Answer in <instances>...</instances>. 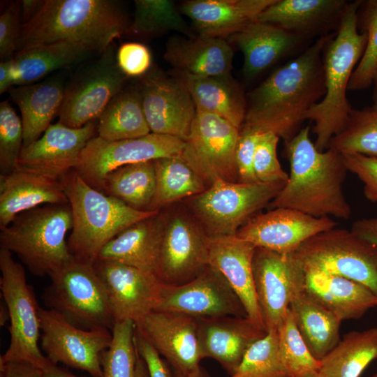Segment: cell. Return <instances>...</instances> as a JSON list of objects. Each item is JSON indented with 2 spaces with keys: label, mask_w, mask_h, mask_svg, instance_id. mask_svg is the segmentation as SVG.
Wrapping results in <instances>:
<instances>
[{
  "label": "cell",
  "mask_w": 377,
  "mask_h": 377,
  "mask_svg": "<svg viewBox=\"0 0 377 377\" xmlns=\"http://www.w3.org/2000/svg\"><path fill=\"white\" fill-rule=\"evenodd\" d=\"M133 20L125 33L137 37L149 38L171 31L187 37L195 36L179 8L171 0H135Z\"/></svg>",
  "instance_id": "ab89813d"
},
{
  "label": "cell",
  "mask_w": 377,
  "mask_h": 377,
  "mask_svg": "<svg viewBox=\"0 0 377 377\" xmlns=\"http://www.w3.org/2000/svg\"><path fill=\"white\" fill-rule=\"evenodd\" d=\"M156 190L149 210H160L177 200L188 198L205 191L207 186L180 158L154 160Z\"/></svg>",
  "instance_id": "f35d334b"
},
{
  "label": "cell",
  "mask_w": 377,
  "mask_h": 377,
  "mask_svg": "<svg viewBox=\"0 0 377 377\" xmlns=\"http://www.w3.org/2000/svg\"><path fill=\"white\" fill-rule=\"evenodd\" d=\"M23 126L8 101L0 103V172L7 175L18 166L23 147Z\"/></svg>",
  "instance_id": "bcb514c9"
},
{
  "label": "cell",
  "mask_w": 377,
  "mask_h": 377,
  "mask_svg": "<svg viewBox=\"0 0 377 377\" xmlns=\"http://www.w3.org/2000/svg\"><path fill=\"white\" fill-rule=\"evenodd\" d=\"M138 91L151 133L184 141L197 110L185 85L170 73L151 68L142 77Z\"/></svg>",
  "instance_id": "e0dca14e"
},
{
  "label": "cell",
  "mask_w": 377,
  "mask_h": 377,
  "mask_svg": "<svg viewBox=\"0 0 377 377\" xmlns=\"http://www.w3.org/2000/svg\"><path fill=\"white\" fill-rule=\"evenodd\" d=\"M134 377H150L147 364L139 353Z\"/></svg>",
  "instance_id": "91938a15"
},
{
  "label": "cell",
  "mask_w": 377,
  "mask_h": 377,
  "mask_svg": "<svg viewBox=\"0 0 377 377\" xmlns=\"http://www.w3.org/2000/svg\"><path fill=\"white\" fill-rule=\"evenodd\" d=\"M43 377H80L62 369L56 364L51 362L43 369Z\"/></svg>",
  "instance_id": "680465c9"
},
{
  "label": "cell",
  "mask_w": 377,
  "mask_h": 377,
  "mask_svg": "<svg viewBox=\"0 0 377 377\" xmlns=\"http://www.w3.org/2000/svg\"><path fill=\"white\" fill-rule=\"evenodd\" d=\"M45 1L24 0L21 1V22L22 24L31 20L39 11Z\"/></svg>",
  "instance_id": "6f0895ef"
},
{
  "label": "cell",
  "mask_w": 377,
  "mask_h": 377,
  "mask_svg": "<svg viewBox=\"0 0 377 377\" xmlns=\"http://www.w3.org/2000/svg\"><path fill=\"white\" fill-rule=\"evenodd\" d=\"M156 190L154 161L121 166L104 178L101 191L138 210H149Z\"/></svg>",
  "instance_id": "74e56055"
},
{
  "label": "cell",
  "mask_w": 377,
  "mask_h": 377,
  "mask_svg": "<svg viewBox=\"0 0 377 377\" xmlns=\"http://www.w3.org/2000/svg\"><path fill=\"white\" fill-rule=\"evenodd\" d=\"M335 33L318 38L248 94L242 126L284 142L300 131L305 114L325 94L323 51Z\"/></svg>",
  "instance_id": "6da1fadb"
},
{
  "label": "cell",
  "mask_w": 377,
  "mask_h": 377,
  "mask_svg": "<svg viewBox=\"0 0 377 377\" xmlns=\"http://www.w3.org/2000/svg\"><path fill=\"white\" fill-rule=\"evenodd\" d=\"M373 377H377V374H375Z\"/></svg>",
  "instance_id": "03108f58"
},
{
  "label": "cell",
  "mask_w": 377,
  "mask_h": 377,
  "mask_svg": "<svg viewBox=\"0 0 377 377\" xmlns=\"http://www.w3.org/2000/svg\"><path fill=\"white\" fill-rule=\"evenodd\" d=\"M117 62L127 77H142L151 68V55L144 44L125 43L117 51Z\"/></svg>",
  "instance_id": "681fc988"
},
{
  "label": "cell",
  "mask_w": 377,
  "mask_h": 377,
  "mask_svg": "<svg viewBox=\"0 0 377 377\" xmlns=\"http://www.w3.org/2000/svg\"><path fill=\"white\" fill-rule=\"evenodd\" d=\"M351 230L377 246V217L356 220Z\"/></svg>",
  "instance_id": "11a10c76"
},
{
  "label": "cell",
  "mask_w": 377,
  "mask_h": 377,
  "mask_svg": "<svg viewBox=\"0 0 377 377\" xmlns=\"http://www.w3.org/2000/svg\"><path fill=\"white\" fill-rule=\"evenodd\" d=\"M190 93L197 110L217 114L241 130L247 100L239 83L230 75L198 76L172 70Z\"/></svg>",
  "instance_id": "4dcf8cb0"
},
{
  "label": "cell",
  "mask_w": 377,
  "mask_h": 377,
  "mask_svg": "<svg viewBox=\"0 0 377 377\" xmlns=\"http://www.w3.org/2000/svg\"><path fill=\"white\" fill-rule=\"evenodd\" d=\"M348 1L345 0H275L258 22L277 26L308 40L337 31Z\"/></svg>",
  "instance_id": "d4e9b609"
},
{
  "label": "cell",
  "mask_w": 377,
  "mask_h": 377,
  "mask_svg": "<svg viewBox=\"0 0 377 377\" xmlns=\"http://www.w3.org/2000/svg\"><path fill=\"white\" fill-rule=\"evenodd\" d=\"M373 86V93H372V108L377 109V65L375 68L373 77H372V84Z\"/></svg>",
  "instance_id": "94428289"
},
{
  "label": "cell",
  "mask_w": 377,
  "mask_h": 377,
  "mask_svg": "<svg viewBox=\"0 0 377 377\" xmlns=\"http://www.w3.org/2000/svg\"><path fill=\"white\" fill-rule=\"evenodd\" d=\"M342 154L348 171L356 175L364 183L365 198L377 202V158L357 153Z\"/></svg>",
  "instance_id": "f907efd6"
},
{
  "label": "cell",
  "mask_w": 377,
  "mask_h": 377,
  "mask_svg": "<svg viewBox=\"0 0 377 377\" xmlns=\"http://www.w3.org/2000/svg\"><path fill=\"white\" fill-rule=\"evenodd\" d=\"M135 343L139 355L147 364L150 377H172V371L168 364L137 330Z\"/></svg>",
  "instance_id": "f5cc1de1"
},
{
  "label": "cell",
  "mask_w": 377,
  "mask_h": 377,
  "mask_svg": "<svg viewBox=\"0 0 377 377\" xmlns=\"http://www.w3.org/2000/svg\"><path fill=\"white\" fill-rule=\"evenodd\" d=\"M0 288L9 313L10 341L0 363L24 360L43 369L52 362L43 355L40 308L31 286L27 283L24 267L14 260L12 253L0 249Z\"/></svg>",
  "instance_id": "30bf717a"
},
{
  "label": "cell",
  "mask_w": 377,
  "mask_h": 377,
  "mask_svg": "<svg viewBox=\"0 0 377 377\" xmlns=\"http://www.w3.org/2000/svg\"><path fill=\"white\" fill-rule=\"evenodd\" d=\"M64 92L59 77L10 89V97L22 114L23 147L38 140L51 125L61 107Z\"/></svg>",
  "instance_id": "d6a6232c"
},
{
  "label": "cell",
  "mask_w": 377,
  "mask_h": 377,
  "mask_svg": "<svg viewBox=\"0 0 377 377\" xmlns=\"http://www.w3.org/2000/svg\"><path fill=\"white\" fill-rule=\"evenodd\" d=\"M304 273L346 277L369 288L377 296V246L351 230L333 228L306 240L291 254Z\"/></svg>",
  "instance_id": "ba28073f"
},
{
  "label": "cell",
  "mask_w": 377,
  "mask_h": 377,
  "mask_svg": "<svg viewBox=\"0 0 377 377\" xmlns=\"http://www.w3.org/2000/svg\"><path fill=\"white\" fill-rule=\"evenodd\" d=\"M41 347L54 364L103 377L101 355L109 347L112 331L105 328L84 330L68 322L58 312L40 308Z\"/></svg>",
  "instance_id": "5bb4252c"
},
{
  "label": "cell",
  "mask_w": 377,
  "mask_h": 377,
  "mask_svg": "<svg viewBox=\"0 0 377 377\" xmlns=\"http://www.w3.org/2000/svg\"><path fill=\"white\" fill-rule=\"evenodd\" d=\"M361 1L348 3L337 31L323 49L325 94L304 117V121L314 123V144L319 151L328 148L331 139L345 126L353 109L346 93L367 43V34L358 30L357 24Z\"/></svg>",
  "instance_id": "277c9868"
},
{
  "label": "cell",
  "mask_w": 377,
  "mask_h": 377,
  "mask_svg": "<svg viewBox=\"0 0 377 377\" xmlns=\"http://www.w3.org/2000/svg\"><path fill=\"white\" fill-rule=\"evenodd\" d=\"M328 148L341 154L377 158V109L353 108L345 126L331 139Z\"/></svg>",
  "instance_id": "60d3db41"
},
{
  "label": "cell",
  "mask_w": 377,
  "mask_h": 377,
  "mask_svg": "<svg viewBox=\"0 0 377 377\" xmlns=\"http://www.w3.org/2000/svg\"><path fill=\"white\" fill-rule=\"evenodd\" d=\"M208 235L185 213L166 216L157 276L170 286L185 283L208 265Z\"/></svg>",
  "instance_id": "ac0fdd59"
},
{
  "label": "cell",
  "mask_w": 377,
  "mask_h": 377,
  "mask_svg": "<svg viewBox=\"0 0 377 377\" xmlns=\"http://www.w3.org/2000/svg\"><path fill=\"white\" fill-rule=\"evenodd\" d=\"M73 214L68 245L73 257L94 265L102 249L131 225L160 210H138L87 183L75 170L61 179Z\"/></svg>",
  "instance_id": "5b68a950"
},
{
  "label": "cell",
  "mask_w": 377,
  "mask_h": 377,
  "mask_svg": "<svg viewBox=\"0 0 377 377\" xmlns=\"http://www.w3.org/2000/svg\"><path fill=\"white\" fill-rule=\"evenodd\" d=\"M240 130L223 117L197 110L180 158L205 183L238 182L236 149Z\"/></svg>",
  "instance_id": "8fae6325"
},
{
  "label": "cell",
  "mask_w": 377,
  "mask_h": 377,
  "mask_svg": "<svg viewBox=\"0 0 377 377\" xmlns=\"http://www.w3.org/2000/svg\"><path fill=\"white\" fill-rule=\"evenodd\" d=\"M94 267L103 281L115 322L138 323L154 311L163 283L158 276L121 263L97 260Z\"/></svg>",
  "instance_id": "d6986e66"
},
{
  "label": "cell",
  "mask_w": 377,
  "mask_h": 377,
  "mask_svg": "<svg viewBox=\"0 0 377 377\" xmlns=\"http://www.w3.org/2000/svg\"><path fill=\"white\" fill-rule=\"evenodd\" d=\"M304 289L341 321L359 319L377 306V296L369 288L341 276L305 273Z\"/></svg>",
  "instance_id": "1f68e13d"
},
{
  "label": "cell",
  "mask_w": 377,
  "mask_h": 377,
  "mask_svg": "<svg viewBox=\"0 0 377 377\" xmlns=\"http://www.w3.org/2000/svg\"><path fill=\"white\" fill-rule=\"evenodd\" d=\"M93 52L86 46L56 41L16 52L14 56L15 85H27L49 73L77 64Z\"/></svg>",
  "instance_id": "e575fe53"
},
{
  "label": "cell",
  "mask_w": 377,
  "mask_h": 377,
  "mask_svg": "<svg viewBox=\"0 0 377 377\" xmlns=\"http://www.w3.org/2000/svg\"><path fill=\"white\" fill-rule=\"evenodd\" d=\"M377 359V327L346 334L320 360L323 377H359Z\"/></svg>",
  "instance_id": "d590c367"
},
{
  "label": "cell",
  "mask_w": 377,
  "mask_h": 377,
  "mask_svg": "<svg viewBox=\"0 0 377 377\" xmlns=\"http://www.w3.org/2000/svg\"><path fill=\"white\" fill-rule=\"evenodd\" d=\"M303 377H323L319 371L309 374Z\"/></svg>",
  "instance_id": "e7e4bbea"
},
{
  "label": "cell",
  "mask_w": 377,
  "mask_h": 377,
  "mask_svg": "<svg viewBox=\"0 0 377 377\" xmlns=\"http://www.w3.org/2000/svg\"><path fill=\"white\" fill-rule=\"evenodd\" d=\"M96 131L94 121L80 128L51 124L36 141L22 147L19 168L61 181L77 166L80 154Z\"/></svg>",
  "instance_id": "7402d4cb"
},
{
  "label": "cell",
  "mask_w": 377,
  "mask_h": 377,
  "mask_svg": "<svg viewBox=\"0 0 377 377\" xmlns=\"http://www.w3.org/2000/svg\"><path fill=\"white\" fill-rule=\"evenodd\" d=\"M165 215L142 219L110 241L97 260L126 264L157 276Z\"/></svg>",
  "instance_id": "f546056e"
},
{
  "label": "cell",
  "mask_w": 377,
  "mask_h": 377,
  "mask_svg": "<svg viewBox=\"0 0 377 377\" xmlns=\"http://www.w3.org/2000/svg\"><path fill=\"white\" fill-rule=\"evenodd\" d=\"M98 136L109 141L133 139L151 133L138 90L122 89L98 117Z\"/></svg>",
  "instance_id": "8d00e7d4"
},
{
  "label": "cell",
  "mask_w": 377,
  "mask_h": 377,
  "mask_svg": "<svg viewBox=\"0 0 377 377\" xmlns=\"http://www.w3.org/2000/svg\"><path fill=\"white\" fill-rule=\"evenodd\" d=\"M184 146L182 140L154 133L117 141L95 136L82 150L74 170L101 191L104 178L112 170L131 163L179 157Z\"/></svg>",
  "instance_id": "4fadbf2b"
},
{
  "label": "cell",
  "mask_w": 377,
  "mask_h": 377,
  "mask_svg": "<svg viewBox=\"0 0 377 377\" xmlns=\"http://www.w3.org/2000/svg\"><path fill=\"white\" fill-rule=\"evenodd\" d=\"M253 274L266 332L276 330L292 300L304 288L305 273L291 255L256 247Z\"/></svg>",
  "instance_id": "2e32d148"
},
{
  "label": "cell",
  "mask_w": 377,
  "mask_h": 377,
  "mask_svg": "<svg viewBox=\"0 0 377 377\" xmlns=\"http://www.w3.org/2000/svg\"><path fill=\"white\" fill-rule=\"evenodd\" d=\"M276 333L280 360L288 377H303L319 371L320 361L311 353L289 309Z\"/></svg>",
  "instance_id": "b9f144b4"
},
{
  "label": "cell",
  "mask_w": 377,
  "mask_h": 377,
  "mask_svg": "<svg viewBox=\"0 0 377 377\" xmlns=\"http://www.w3.org/2000/svg\"><path fill=\"white\" fill-rule=\"evenodd\" d=\"M66 203L68 199L59 180L19 167L0 175V229L20 213L41 205Z\"/></svg>",
  "instance_id": "4316f807"
},
{
  "label": "cell",
  "mask_w": 377,
  "mask_h": 377,
  "mask_svg": "<svg viewBox=\"0 0 377 377\" xmlns=\"http://www.w3.org/2000/svg\"><path fill=\"white\" fill-rule=\"evenodd\" d=\"M43 300L74 325L112 331L114 320L105 288L94 265L75 258L50 276Z\"/></svg>",
  "instance_id": "9c48e42d"
},
{
  "label": "cell",
  "mask_w": 377,
  "mask_h": 377,
  "mask_svg": "<svg viewBox=\"0 0 377 377\" xmlns=\"http://www.w3.org/2000/svg\"><path fill=\"white\" fill-rule=\"evenodd\" d=\"M15 71L14 58L0 63V94H2L15 84Z\"/></svg>",
  "instance_id": "9f6ffc18"
},
{
  "label": "cell",
  "mask_w": 377,
  "mask_h": 377,
  "mask_svg": "<svg viewBox=\"0 0 377 377\" xmlns=\"http://www.w3.org/2000/svg\"><path fill=\"white\" fill-rule=\"evenodd\" d=\"M275 0H188L179 11L198 35L228 40L251 23Z\"/></svg>",
  "instance_id": "484cf974"
},
{
  "label": "cell",
  "mask_w": 377,
  "mask_h": 377,
  "mask_svg": "<svg viewBox=\"0 0 377 377\" xmlns=\"http://www.w3.org/2000/svg\"><path fill=\"white\" fill-rule=\"evenodd\" d=\"M9 320V313L8 309L3 302V304H1V310H0V325L1 326H4L7 321Z\"/></svg>",
  "instance_id": "6125c7cd"
},
{
  "label": "cell",
  "mask_w": 377,
  "mask_h": 377,
  "mask_svg": "<svg viewBox=\"0 0 377 377\" xmlns=\"http://www.w3.org/2000/svg\"><path fill=\"white\" fill-rule=\"evenodd\" d=\"M309 133L307 126L284 142L290 175L268 209L290 208L317 218L348 219L352 210L343 191L348 172L343 156L329 148L319 151Z\"/></svg>",
  "instance_id": "7a4b0ae2"
},
{
  "label": "cell",
  "mask_w": 377,
  "mask_h": 377,
  "mask_svg": "<svg viewBox=\"0 0 377 377\" xmlns=\"http://www.w3.org/2000/svg\"><path fill=\"white\" fill-rule=\"evenodd\" d=\"M256 246L235 236L208 238V265L219 271L240 299L247 317L265 330L253 274Z\"/></svg>",
  "instance_id": "603a6c76"
},
{
  "label": "cell",
  "mask_w": 377,
  "mask_h": 377,
  "mask_svg": "<svg viewBox=\"0 0 377 377\" xmlns=\"http://www.w3.org/2000/svg\"><path fill=\"white\" fill-rule=\"evenodd\" d=\"M21 25L17 52L61 40L103 53L128 24L114 1L45 0L36 15Z\"/></svg>",
  "instance_id": "3957f363"
},
{
  "label": "cell",
  "mask_w": 377,
  "mask_h": 377,
  "mask_svg": "<svg viewBox=\"0 0 377 377\" xmlns=\"http://www.w3.org/2000/svg\"><path fill=\"white\" fill-rule=\"evenodd\" d=\"M172 370L188 374L201 370L203 359L198 337V320L179 313L154 311L135 324Z\"/></svg>",
  "instance_id": "44dd1931"
},
{
  "label": "cell",
  "mask_w": 377,
  "mask_h": 377,
  "mask_svg": "<svg viewBox=\"0 0 377 377\" xmlns=\"http://www.w3.org/2000/svg\"><path fill=\"white\" fill-rule=\"evenodd\" d=\"M227 377H288L280 360L276 330L267 332L255 342Z\"/></svg>",
  "instance_id": "f6af8a7d"
},
{
  "label": "cell",
  "mask_w": 377,
  "mask_h": 377,
  "mask_svg": "<svg viewBox=\"0 0 377 377\" xmlns=\"http://www.w3.org/2000/svg\"><path fill=\"white\" fill-rule=\"evenodd\" d=\"M289 309L311 353L320 361L340 341L342 321L304 288L295 295Z\"/></svg>",
  "instance_id": "836d02e7"
},
{
  "label": "cell",
  "mask_w": 377,
  "mask_h": 377,
  "mask_svg": "<svg viewBox=\"0 0 377 377\" xmlns=\"http://www.w3.org/2000/svg\"><path fill=\"white\" fill-rule=\"evenodd\" d=\"M284 184L219 180L187 198V202L208 237L235 236L250 218L268 206Z\"/></svg>",
  "instance_id": "52a82bcc"
},
{
  "label": "cell",
  "mask_w": 377,
  "mask_h": 377,
  "mask_svg": "<svg viewBox=\"0 0 377 377\" xmlns=\"http://www.w3.org/2000/svg\"><path fill=\"white\" fill-rule=\"evenodd\" d=\"M279 139V136L270 132L260 135L253 158V170L258 182H287L288 174L281 168L277 157Z\"/></svg>",
  "instance_id": "7dc6e473"
},
{
  "label": "cell",
  "mask_w": 377,
  "mask_h": 377,
  "mask_svg": "<svg viewBox=\"0 0 377 377\" xmlns=\"http://www.w3.org/2000/svg\"><path fill=\"white\" fill-rule=\"evenodd\" d=\"M21 1L13 2L0 16V58L1 61L14 58L17 51L21 27Z\"/></svg>",
  "instance_id": "c3c4849f"
},
{
  "label": "cell",
  "mask_w": 377,
  "mask_h": 377,
  "mask_svg": "<svg viewBox=\"0 0 377 377\" xmlns=\"http://www.w3.org/2000/svg\"><path fill=\"white\" fill-rule=\"evenodd\" d=\"M261 134L245 126L240 130L236 149L239 182H258L253 170V158Z\"/></svg>",
  "instance_id": "816d5d0a"
},
{
  "label": "cell",
  "mask_w": 377,
  "mask_h": 377,
  "mask_svg": "<svg viewBox=\"0 0 377 377\" xmlns=\"http://www.w3.org/2000/svg\"><path fill=\"white\" fill-rule=\"evenodd\" d=\"M336 226L337 223L330 217L317 218L279 207L253 216L236 236L256 247L289 256L309 238Z\"/></svg>",
  "instance_id": "ffe728a7"
},
{
  "label": "cell",
  "mask_w": 377,
  "mask_h": 377,
  "mask_svg": "<svg viewBox=\"0 0 377 377\" xmlns=\"http://www.w3.org/2000/svg\"><path fill=\"white\" fill-rule=\"evenodd\" d=\"M155 311L179 313L195 318L247 317L240 299L228 281L209 265L185 283H163Z\"/></svg>",
  "instance_id": "9a60e30c"
},
{
  "label": "cell",
  "mask_w": 377,
  "mask_h": 377,
  "mask_svg": "<svg viewBox=\"0 0 377 377\" xmlns=\"http://www.w3.org/2000/svg\"><path fill=\"white\" fill-rule=\"evenodd\" d=\"M233 56L228 40L200 35L169 38L163 55L173 70L198 76L231 75Z\"/></svg>",
  "instance_id": "f1b7e54d"
},
{
  "label": "cell",
  "mask_w": 377,
  "mask_h": 377,
  "mask_svg": "<svg viewBox=\"0 0 377 377\" xmlns=\"http://www.w3.org/2000/svg\"><path fill=\"white\" fill-rule=\"evenodd\" d=\"M136 325L126 320L115 322L109 347L101 355L103 377H134L138 357Z\"/></svg>",
  "instance_id": "7bdbcfd3"
},
{
  "label": "cell",
  "mask_w": 377,
  "mask_h": 377,
  "mask_svg": "<svg viewBox=\"0 0 377 377\" xmlns=\"http://www.w3.org/2000/svg\"><path fill=\"white\" fill-rule=\"evenodd\" d=\"M1 377H43V369L24 360L0 363Z\"/></svg>",
  "instance_id": "db71d44e"
},
{
  "label": "cell",
  "mask_w": 377,
  "mask_h": 377,
  "mask_svg": "<svg viewBox=\"0 0 377 377\" xmlns=\"http://www.w3.org/2000/svg\"><path fill=\"white\" fill-rule=\"evenodd\" d=\"M358 30L365 33L367 43L364 54L355 68L348 90H364L372 84L377 65V0L361 1L357 12Z\"/></svg>",
  "instance_id": "ee69618b"
},
{
  "label": "cell",
  "mask_w": 377,
  "mask_h": 377,
  "mask_svg": "<svg viewBox=\"0 0 377 377\" xmlns=\"http://www.w3.org/2000/svg\"><path fill=\"white\" fill-rule=\"evenodd\" d=\"M127 77L117 65L112 43L65 88L59 122L70 128H80L98 119L123 89Z\"/></svg>",
  "instance_id": "7c38bea8"
},
{
  "label": "cell",
  "mask_w": 377,
  "mask_h": 377,
  "mask_svg": "<svg viewBox=\"0 0 377 377\" xmlns=\"http://www.w3.org/2000/svg\"><path fill=\"white\" fill-rule=\"evenodd\" d=\"M172 377H205L202 370L192 374H184L175 371H172Z\"/></svg>",
  "instance_id": "be15d7a7"
},
{
  "label": "cell",
  "mask_w": 377,
  "mask_h": 377,
  "mask_svg": "<svg viewBox=\"0 0 377 377\" xmlns=\"http://www.w3.org/2000/svg\"><path fill=\"white\" fill-rule=\"evenodd\" d=\"M227 40L242 52L243 75L251 80L296 52L306 40L277 26L256 21Z\"/></svg>",
  "instance_id": "83f0119b"
},
{
  "label": "cell",
  "mask_w": 377,
  "mask_h": 377,
  "mask_svg": "<svg viewBox=\"0 0 377 377\" xmlns=\"http://www.w3.org/2000/svg\"><path fill=\"white\" fill-rule=\"evenodd\" d=\"M73 223L69 203L29 209L1 229V248L15 253L33 274L50 276L74 259L66 239Z\"/></svg>",
  "instance_id": "8992f818"
},
{
  "label": "cell",
  "mask_w": 377,
  "mask_h": 377,
  "mask_svg": "<svg viewBox=\"0 0 377 377\" xmlns=\"http://www.w3.org/2000/svg\"><path fill=\"white\" fill-rule=\"evenodd\" d=\"M198 337L204 358H212L231 374L249 348L267 332L248 317L197 318Z\"/></svg>",
  "instance_id": "cb8c5ba5"
}]
</instances>
